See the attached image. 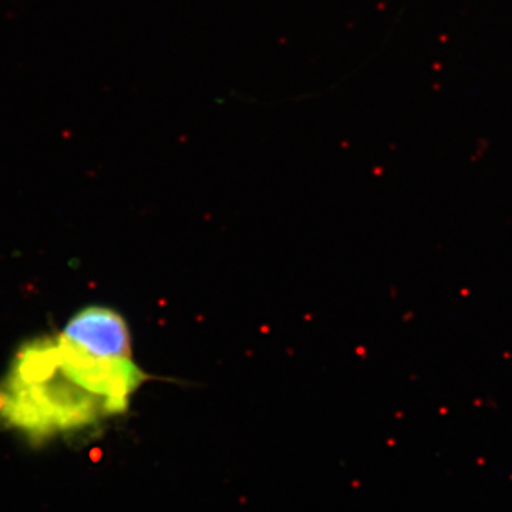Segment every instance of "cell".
<instances>
[{"mask_svg":"<svg viewBox=\"0 0 512 512\" xmlns=\"http://www.w3.org/2000/svg\"><path fill=\"white\" fill-rule=\"evenodd\" d=\"M148 376L131 357H100L56 336L30 340L0 379V424L40 443L126 413Z\"/></svg>","mask_w":512,"mask_h":512,"instance_id":"cell-1","label":"cell"},{"mask_svg":"<svg viewBox=\"0 0 512 512\" xmlns=\"http://www.w3.org/2000/svg\"><path fill=\"white\" fill-rule=\"evenodd\" d=\"M62 335L100 357H131V335L119 312L89 306L70 318Z\"/></svg>","mask_w":512,"mask_h":512,"instance_id":"cell-2","label":"cell"}]
</instances>
